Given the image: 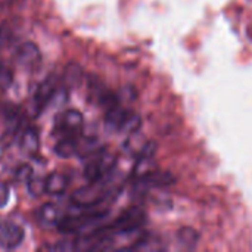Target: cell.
<instances>
[{"label": "cell", "mask_w": 252, "mask_h": 252, "mask_svg": "<svg viewBox=\"0 0 252 252\" xmlns=\"http://www.w3.org/2000/svg\"><path fill=\"white\" fill-rule=\"evenodd\" d=\"M128 111L130 109H127V108H124L121 105H117V106L108 109L106 114H105V126H106V128H109L112 131H120Z\"/></svg>", "instance_id": "cell-9"}, {"label": "cell", "mask_w": 252, "mask_h": 252, "mask_svg": "<svg viewBox=\"0 0 252 252\" xmlns=\"http://www.w3.org/2000/svg\"><path fill=\"white\" fill-rule=\"evenodd\" d=\"M83 120L84 118H83L81 112H78L75 109H69V111L63 112L62 115H59V118L56 120V127L59 128V131H62L65 134H74L81 130Z\"/></svg>", "instance_id": "cell-7"}, {"label": "cell", "mask_w": 252, "mask_h": 252, "mask_svg": "<svg viewBox=\"0 0 252 252\" xmlns=\"http://www.w3.org/2000/svg\"><path fill=\"white\" fill-rule=\"evenodd\" d=\"M16 177L19 182H28L32 177V170L30 165H21L16 171Z\"/></svg>", "instance_id": "cell-17"}, {"label": "cell", "mask_w": 252, "mask_h": 252, "mask_svg": "<svg viewBox=\"0 0 252 252\" xmlns=\"http://www.w3.org/2000/svg\"><path fill=\"white\" fill-rule=\"evenodd\" d=\"M55 152L61 157V158H69L72 155H75L78 152V143L71 139V137H66L63 140H61L56 148H55Z\"/></svg>", "instance_id": "cell-14"}, {"label": "cell", "mask_w": 252, "mask_h": 252, "mask_svg": "<svg viewBox=\"0 0 252 252\" xmlns=\"http://www.w3.org/2000/svg\"><path fill=\"white\" fill-rule=\"evenodd\" d=\"M65 81L74 87L77 84H80L81 81V68L77 65V63H71L66 66V71H65Z\"/></svg>", "instance_id": "cell-16"}, {"label": "cell", "mask_w": 252, "mask_h": 252, "mask_svg": "<svg viewBox=\"0 0 252 252\" xmlns=\"http://www.w3.org/2000/svg\"><path fill=\"white\" fill-rule=\"evenodd\" d=\"M174 183V177L167 173V171H159V170H152L151 173L136 177L133 185L136 192H146L149 189H155V188H165Z\"/></svg>", "instance_id": "cell-4"}, {"label": "cell", "mask_w": 252, "mask_h": 252, "mask_svg": "<svg viewBox=\"0 0 252 252\" xmlns=\"http://www.w3.org/2000/svg\"><path fill=\"white\" fill-rule=\"evenodd\" d=\"M27 186H28V192L32 196H40L46 193V179L43 177H31L27 182Z\"/></svg>", "instance_id": "cell-15"}, {"label": "cell", "mask_w": 252, "mask_h": 252, "mask_svg": "<svg viewBox=\"0 0 252 252\" xmlns=\"http://www.w3.org/2000/svg\"><path fill=\"white\" fill-rule=\"evenodd\" d=\"M61 213L59 208L55 207L53 204H46L41 207L40 213H38V220L43 226H58V223L61 221Z\"/></svg>", "instance_id": "cell-12"}, {"label": "cell", "mask_w": 252, "mask_h": 252, "mask_svg": "<svg viewBox=\"0 0 252 252\" xmlns=\"http://www.w3.org/2000/svg\"><path fill=\"white\" fill-rule=\"evenodd\" d=\"M16 59L22 66L34 69L41 62V53L34 43H24L16 50Z\"/></svg>", "instance_id": "cell-6"}, {"label": "cell", "mask_w": 252, "mask_h": 252, "mask_svg": "<svg viewBox=\"0 0 252 252\" xmlns=\"http://www.w3.org/2000/svg\"><path fill=\"white\" fill-rule=\"evenodd\" d=\"M55 90H56V80H55V77H49V78H46L44 81H41L38 84L37 92H35V97H34L37 109H41L44 105H47V102L52 99Z\"/></svg>", "instance_id": "cell-8"}, {"label": "cell", "mask_w": 252, "mask_h": 252, "mask_svg": "<svg viewBox=\"0 0 252 252\" xmlns=\"http://www.w3.org/2000/svg\"><path fill=\"white\" fill-rule=\"evenodd\" d=\"M68 188V177L62 173H50L46 177V193L62 195Z\"/></svg>", "instance_id": "cell-10"}, {"label": "cell", "mask_w": 252, "mask_h": 252, "mask_svg": "<svg viewBox=\"0 0 252 252\" xmlns=\"http://www.w3.org/2000/svg\"><path fill=\"white\" fill-rule=\"evenodd\" d=\"M24 241V229L13 221L3 220L0 221V248L15 250Z\"/></svg>", "instance_id": "cell-5"}, {"label": "cell", "mask_w": 252, "mask_h": 252, "mask_svg": "<svg viewBox=\"0 0 252 252\" xmlns=\"http://www.w3.org/2000/svg\"><path fill=\"white\" fill-rule=\"evenodd\" d=\"M117 164V158L114 154L108 151H97L94 152L93 158L84 167V176L89 182L105 180Z\"/></svg>", "instance_id": "cell-3"}, {"label": "cell", "mask_w": 252, "mask_h": 252, "mask_svg": "<svg viewBox=\"0 0 252 252\" xmlns=\"http://www.w3.org/2000/svg\"><path fill=\"white\" fill-rule=\"evenodd\" d=\"M108 189L103 183V180H97V182H90L87 186H83L80 189H77L72 196L71 201L75 207L80 208H93L99 204H102L106 196H108Z\"/></svg>", "instance_id": "cell-2"}, {"label": "cell", "mask_w": 252, "mask_h": 252, "mask_svg": "<svg viewBox=\"0 0 252 252\" xmlns=\"http://www.w3.org/2000/svg\"><path fill=\"white\" fill-rule=\"evenodd\" d=\"M19 146L21 151L27 155H34L38 151L40 146V139H38V133L34 128H27L19 140Z\"/></svg>", "instance_id": "cell-11"}, {"label": "cell", "mask_w": 252, "mask_h": 252, "mask_svg": "<svg viewBox=\"0 0 252 252\" xmlns=\"http://www.w3.org/2000/svg\"><path fill=\"white\" fill-rule=\"evenodd\" d=\"M146 221V214L140 207H131L126 210L117 220H114L106 229L112 235H128L140 230Z\"/></svg>", "instance_id": "cell-1"}, {"label": "cell", "mask_w": 252, "mask_h": 252, "mask_svg": "<svg viewBox=\"0 0 252 252\" xmlns=\"http://www.w3.org/2000/svg\"><path fill=\"white\" fill-rule=\"evenodd\" d=\"M7 202H9V188L4 182L0 180V208L6 207Z\"/></svg>", "instance_id": "cell-18"}, {"label": "cell", "mask_w": 252, "mask_h": 252, "mask_svg": "<svg viewBox=\"0 0 252 252\" xmlns=\"http://www.w3.org/2000/svg\"><path fill=\"white\" fill-rule=\"evenodd\" d=\"M176 236L177 242L186 250H195L199 244V233L192 227H182Z\"/></svg>", "instance_id": "cell-13"}]
</instances>
